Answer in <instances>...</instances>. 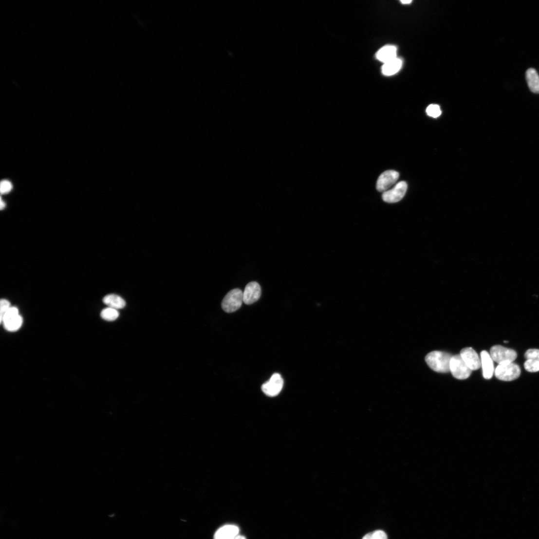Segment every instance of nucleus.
<instances>
[{
    "mask_svg": "<svg viewBox=\"0 0 539 539\" xmlns=\"http://www.w3.org/2000/svg\"><path fill=\"white\" fill-rule=\"evenodd\" d=\"M119 313L117 310L108 307L102 310L101 313L102 318L107 321L112 322L119 317Z\"/></svg>",
    "mask_w": 539,
    "mask_h": 539,
    "instance_id": "obj_18",
    "label": "nucleus"
},
{
    "mask_svg": "<svg viewBox=\"0 0 539 539\" xmlns=\"http://www.w3.org/2000/svg\"><path fill=\"white\" fill-rule=\"evenodd\" d=\"M452 355L441 351H433L426 356L427 365L433 371L440 373L450 372V363Z\"/></svg>",
    "mask_w": 539,
    "mask_h": 539,
    "instance_id": "obj_1",
    "label": "nucleus"
},
{
    "mask_svg": "<svg viewBox=\"0 0 539 539\" xmlns=\"http://www.w3.org/2000/svg\"><path fill=\"white\" fill-rule=\"evenodd\" d=\"M481 362L483 375L486 379L491 378L494 372L493 361L489 353L483 351L481 353Z\"/></svg>",
    "mask_w": 539,
    "mask_h": 539,
    "instance_id": "obj_13",
    "label": "nucleus"
},
{
    "mask_svg": "<svg viewBox=\"0 0 539 539\" xmlns=\"http://www.w3.org/2000/svg\"><path fill=\"white\" fill-rule=\"evenodd\" d=\"M520 367L513 363H506L499 365L495 371L496 377L499 380L505 382L514 381L520 376Z\"/></svg>",
    "mask_w": 539,
    "mask_h": 539,
    "instance_id": "obj_3",
    "label": "nucleus"
},
{
    "mask_svg": "<svg viewBox=\"0 0 539 539\" xmlns=\"http://www.w3.org/2000/svg\"><path fill=\"white\" fill-rule=\"evenodd\" d=\"M239 528L233 525H227L219 529L216 532L214 539H235L238 536Z\"/></svg>",
    "mask_w": 539,
    "mask_h": 539,
    "instance_id": "obj_14",
    "label": "nucleus"
},
{
    "mask_svg": "<svg viewBox=\"0 0 539 539\" xmlns=\"http://www.w3.org/2000/svg\"><path fill=\"white\" fill-rule=\"evenodd\" d=\"M525 357L527 359H535V360L539 361V350H528L525 353Z\"/></svg>",
    "mask_w": 539,
    "mask_h": 539,
    "instance_id": "obj_24",
    "label": "nucleus"
},
{
    "mask_svg": "<svg viewBox=\"0 0 539 539\" xmlns=\"http://www.w3.org/2000/svg\"><path fill=\"white\" fill-rule=\"evenodd\" d=\"M427 113L429 116L436 118L441 115L442 111L438 105H430L427 109Z\"/></svg>",
    "mask_w": 539,
    "mask_h": 539,
    "instance_id": "obj_21",
    "label": "nucleus"
},
{
    "mask_svg": "<svg viewBox=\"0 0 539 539\" xmlns=\"http://www.w3.org/2000/svg\"><path fill=\"white\" fill-rule=\"evenodd\" d=\"M397 48L394 46L388 45L382 48L376 54L378 61L384 64L397 57Z\"/></svg>",
    "mask_w": 539,
    "mask_h": 539,
    "instance_id": "obj_12",
    "label": "nucleus"
},
{
    "mask_svg": "<svg viewBox=\"0 0 539 539\" xmlns=\"http://www.w3.org/2000/svg\"><path fill=\"white\" fill-rule=\"evenodd\" d=\"M103 302L108 307L116 310L123 309L126 305V302L123 297L113 294L106 296L103 298Z\"/></svg>",
    "mask_w": 539,
    "mask_h": 539,
    "instance_id": "obj_15",
    "label": "nucleus"
},
{
    "mask_svg": "<svg viewBox=\"0 0 539 539\" xmlns=\"http://www.w3.org/2000/svg\"><path fill=\"white\" fill-rule=\"evenodd\" d=\"M363 539H388L387 534L382 530H376L365 535Z\"/></svg>",
    "mask_w": 539,
    "mask_h": 539,
    "instance_id": "obj_20",
    "label": "nucleus"
},
{
    "mask_svg": "<svg viewBox=\"0 0 539 539\" xmlns=\"http://www.w3.org/2000/svg\"><path fill=\"white\" fill-rule=\"evenodd\" d=\"M1 323L3 325L6 330L13 332L21 328L23 323V319L19 314L18 309L16 307H11L1 319Z\"/></svg>",
    "mask_w": 539,
    "mask_h": 539,
    "instance_id": "obj_4",
    "label": "nucleus"
},
{
    "mask_svg": "<svg viewBox=\"0 0 539 539\" xmlns=\"http://www.w3.org/2000/svg\"><path fill=\"white\" fill-rule=\"evenodd\" d=\"M243 302V292L239 289H234L229 292L224 297L222 304L223 309L231 313L241 308Z\"/></svg>",
    "mask_w": 539,
    "mask_h": 539,
    "instance_id": "obj_2",
    "label": "nucleus"
},
{
    "mask_svg": "<svg viewBox=\"0 0 539 539\" xmlns=\"http://www.w3.org/2000/svg\"><path fill=\"white\" fill-rule=\"evenodd\" d=\"M463 360L472 371H476L482 367V362L477 353L472 348L463 349L460 353Z\"/></svg>",
    "mask_w": 539,
    "mask_h": 539,
    "instance_id": "obj_11",
    "label": "nucleus"
},
{
    "mask_svg": "<svg viewBox=\"0 0 539 539\" xmlns=\"http://www.w3.org/2000/svg\"><path fill=\"white\" fill-rule=\"evenodd\" d=\"M450 372L458 379H465L471 374L472 370L467 366L460 354L453 355L450 363Z\"/></svg>",
    "mask_w": 539,
    "mask_h": 539,
    "instance_id": "obj_6",
    "label": "nucleus"
},
{
    "mask_svg": "<svg viewBox=\"0 0 539 539\" xmlns=\"http://www.w3.org/2000/svg\"><path fill=\"white\" fill-rule=\"evenodd\" d=\"M504 343H508V341H504Z\"/></svg>",
    "mask_w": 539,
    "mask_h": 539,
    "instance_id": "obj_28",
    "label": "nucleus"
},
{
    "mask_svg": "<svg viewBox=\"0 0 539 539\" xmlns=\"http://www.w3.org/2000/svg\"><path fill=\"white\" fill-rule=\"evenodd\" d=\"M0 320H1L5 314L11 307L10 302L6 299H1L0 301Z\"/></svg>",
    "mask_w": 539,
    "mask_h": 539,
    "instance_id": "obj_22",
    "label": "nucleus"
},
{
    "mask_svg": "<svg viewBox=\"0 0 539 539\" xmlns=\"http://www.w3.org/2000/svg\"><path fill=\"white\" fill-rule=\"evenodd\" d=\"M490 355L493 361L499 365L513 363L517 357V354L514 350L499 345L491 348Z\"/></svg>",
    "mask_w": 539,
    "mask_h": 539,
    "instance_id": "obj_5",
    "label": "nucleus"
},
{
    "mask_svg": "<svg viewBox=\"0 0 539 539\" xmlns=\"http://www.w3.org/2000/svg\"><path fill=\"white\" fill-rule=\"evenodd\" d=\"M401 3L403 4H409L412 2L411 0H404V1H401Z\"/></svg>",
    "mask_w": 539,
    "mask_h": 539,
    "instance_id": "obj_26",
    "label": "nucleus"
},
{
    "mask_svg": "<svg viewBox=\"0 0 539 539\" xmlns=\"http://www.w3.org/2000/svg\"><path fill=\"white\" fill-rule=\"evenodd\" d=\"M261 295L260 285L256 282L248 283L243 292V302L246 305H251L257 302Z\"/></svg>",
    "mask_w": 539,
    "mask_h": 539,
    "instance_id": "obj_10",
    "label": "nucleus"
},
{
    "mask_svg": "<svg viewBox=\"0 0 539 539\" xmlns=\"http://www.w3.org/2000/svg\"><path fill=\"white\" fill-rule=\"evenodd\" d=\"M525 370L531 372L539 371V361L535 359H527L524 364Z\"/></svg>",
    "mask_w": 539,
    "mask_h": 539,
    "instance_id": "obj_19",
    "label": "nucleus"
},
{
    "mask_svg": "<svg viewBox=\"0 0 539 539\" xmlns=\"http://www.w3.org/2000/svg\"><path fill=\"white\" fill-rule=\"evenodd\" d=\"M235 539H246V538H245V537H244L243 536L238 535L236 537Z\"/></svg>",
    "mask_w": 539,
    "mask_h": 539,
    "instance_id": "obj_27",
    "label": "nucleus"
},
{
    "mask_svg": "<svg viewBox=\"0 0 539 539\" xmlns=\"http://www.w3.org/2000/svg\"><path fill=\"white\" fill-rule=\"evenodd\" d=\"M408 189L407 184L405 182L397 183L391 189L383 193L382 198L384 201L390 204L396 203L401 201L404 198Z\"/></svg>",
    "mask_w": 539,
    "mask_h": 539,
    "instance_id": "obj_8",
    "label": "nucleus"
},
{
    "mask_svg": "<svg viewBox=\"0 0 539 539\" xmlns=\"http://www.w3.org/2000/svg\"><path fill=\"white\" fill-rule=\"evenodd\" d=\"M399 174L394 170H387L379 176L376 183V189L385 192L393 186L399 178Z\"/></svg>",
    "mask_w": 539,
    "mask_h": 539,
    "instance_id": "obj_9",
    "label": "nucleus"
},
{
    "mask_svg": "<svg viewBox=\"0 0 539 539\" xmlns=\"http://www.w3.org/2000/svg\"><path fill=\"white\" fill-rule=\"evenodd\" d=\"M526 80L530 91L535 93H539V75L533 68L528 69L526 74Z\"/></svg>",
    "mask_w": 539,
    "mask_h": 539,
    "instance_id": "obj_17",
    "label": "nucleus"
},
{
    "mask_svg": "<svg viewBox=\"0 0 539 539\" xmlns=\"http://www.w3.org/2000/svg\"><path fill=\"white\" fill-rule=\"evenodd\" d=\"M13 188V186L11 182L6 180H4L0 184V191L2 194L9 193Z\"/></svg>",
    "mask_w": 539,
    "mask_h": 539,
    "instance_id": "obj_23",
    "label": "nucleus"
},
{
    "mask_svg": "<svg viewBox=\"0 0 539 539\" xmlns=\"http://www.w3.org/2000/svg\"><path fill=\"white\" fill-rule=\"evenodd\" d=\"M402 65V59L396 57L384 64L382 67V71L384 75L391 76L398 73L401 69Z\"/></svg>",
    "mask_w": 539,
    "mask_h": 539,
    "instance_id": "obj_16",
    "label": "nucleus"
},
{
    "mask_svg": "<svg viewBox=\"0 0 539 539\" xmlns=\"http://www.w3.org/2000/svg\"><path fill=\"white\" fill-rule=\"evenodd\" d=\"M284 386V381L281 375L278 373L273 374L268 382L261 387L262 391L267 396H276L281 391Z\"/></svg>",
    "mask_w": 539,
    "mask_h": 539,
    "instance_id": "obj_7",
    "label": "nucleus"
},
{
    "mask_svg": "<svg viewBox=\"0 0 539 539\" xmlns=\"http://www.w3.org/2000/svg\"><path fill=\"white\" fill-rule=\"evenodd\" d=\"M6 207L5 203L3 201L2 198H1V202H0V208L1 210H3Z\"/></svg>",
    "mask_w": 539,
    "mask_h": 539,
    "instance_id": "obj_25",
    "label": "nucleus"
}]
</instances>
